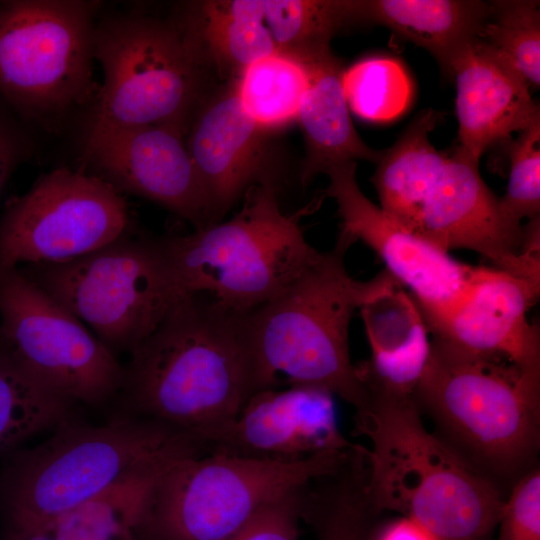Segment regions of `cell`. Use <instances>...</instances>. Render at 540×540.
<instances>
[{"mask_svg": "<svg viewBox=\"0 0 540 540\" xmlns=\"http://www.w3.org/2000/svg\"><path fill=\"white\" fill-rule=\"evenodd\" d=\"M130 355L118 414L167 425L207 454L263 390L245 314L206 294L180 299Z\"/></svg>", "mask_w": 540, "mask_h": 540, "instance_id": "obj_1", "label": "cell"}, {"mask_svg": "<svg viewBox=\"0 0 540 540\" xmlns=\"http://www.w3.org/2000/svg\"><path fill=\"white\" fill-rule=\"evenodd\" d=\"M205 455L189 436L157 421L117 414L103 425L77 417L41 444L17 449L0 469L5 540L48 532L68 511L139 473Z\"/></svg>", "mask_w": 540, "mask_h": 540, "instance_id": "obj_2", "label": "cell"}, {"mask_svg": "<svg viewBox=\"0 0 540 540\" xmlns=\"http://www.w3.org/2000/svg\"><path fill=\"white\" fill-rule=\"evenodd\" d=\"M366 491L379 512L396 511L440 540H487L503 502L495 485L455 448L430 433L414 398L366 396L355 413Z\"/></svg>", "mask_w": 540, "mask_h": 540, "instance_id": "obj_3", "label": "cell"}, {"mask_svg": "<svg viewBox=\"0 0 540 540\" xmlns=\"http://www.w3.org/2000/svg\"><path fill=\"white\" fill-rule=\"evenodd\" d=\"M356 243L339 234L334 247L280 294L245 314L251 352L262 389L285 375L289 384L325 389L351 404L365 391L349 353L354 312L398 283L384 270L368 281L351 277L347 250Z\"/></svg>", "mask_w": 540, "mask_h": 540, "instance_id": "obj_4", "label": "cell"}, {"mask_svg": "<svg viewBox=\"0 0 540 540\" xmlns=\"http://www.w3.org/2000/svg\"><path fill=\"white\" fill-rule=\"evenodd\" d=\"M244 195L231 219L162 237L182 297L206 294L246 314L280 294L320 258L322 252L306 241L299 224L305 209L284 213L274 183L256 184Z\"/></svg>", "mask_w": 540, "mask_h": 540, "instance_id": "obj_5", "label": "cell"}, {"mask_svg": "<svg viewBox=\"0 0 540 540\" xmlns=\"http://www.w3.org/2000/svg\"><path fill=\"white\" fill-rule=\"evenodd\" d=\"M350 450L296 461L219 453L174 459L137 503L135 540H228L271 501L337 469Z\"/></svg>", "mask_w": 540, "mask_h": 540, "instance_id": "obj_6", "label": "cell"}, {"mask_svg": "<svg viewBox=\"0 0 540 540\" xmlns=\"http://www.w3.org/2000/svg\"><path fill=\"white\" fill-rule=\"evenodd\" d=\"M415 400L467 453L511 475L537 453L540 377L434 339Z\"/></svg>", "mask_w": 540, "mask_h": 540, "instance_id": "obj_7", "label": "cell"}, {"mask_svg": "<svg viewBox=\"0 0 540 540\" xmlns=\"http://www.w3.org/2000/svg\"><path fill=\"white\" fill-rule=\"evenodd\" d=\"M101 5L0 0V100L26 124L53 127L94 102V31Z\"/></svg>", "mask_w": 540, "mask_h": 540, "instance_id": "obj_8", "label": "cell"}, {"mask_svg": "<svg viewBox=\"0 0 540 540\" xmlns=\"http://www.w3.org/2000/svg\"><path fill=\"white\" fill-rule=\"evenodd\" d=\"M17 269L88 324L114 354L131 353L183 298L162 238L131 232L77 258Z\"/></svg>", "mask_w": 540, "mask_h": 540, "instance_id": "obj_9", "label": "cell"}, {"mask_svg": "<svg viewBox=\"0 0 540 540\" xmlns=\"http://www.w3.org/2000/svg\"><path fill=\"white\" fill-rule=\"evenodd\" d=\"M94 59L103 84L88 129L172 125L183 131L198 98L199 68L173 21L134 12L97 21Z\"/></svg>", "mask_w": 540, "mask_h": 540, "instance_id": "obj_10", "label": "cell"}, {"mask_svg": "<svg viewBox=\"0 0 540 540\" xmlns=\"http://www.w3.org/2000/svg\"><path fill=\"white\" fill-rule=\"evenodd\" d=\"M0 346L77 404L100 407L123 387L125 367L115 354L17 268L0 271Z\"/></svg>", "mask_w": 540, "mask_h": 540, "instance_id": "obj_11", "label": "cell"}, {"mask_svg": "<svg viewBox=\"0 0 540 540\" xmlns=\"http://www.w3.org/2000/svg\"><path fill=\"white\" fill-rule=\"evenodd\" d=\"M129 232L121 192L99 175L57 168L7 203L0 219V271L77 258Z\"/></svg>", "mask_w": 540, "mask_h": 540, "instance_id": "obj_12", "label": "cell"}, {"mask_svg": "<svg viewBox=\"0 0 540 540\" xmlns=\"http://www.w3.org/2000/svg\"><path fill=\"white\" fill-rule=\"evenodd\" d=\"M326 175V195L337 204L340 232L369 246L385 270L409 289L428 331L435 327L466 296L482 266L453 259L386 215L360 189L355 162L333 166Z\"/></svg>", "mask_w": 540, "mask_h": 540, "instance_id": "obj_13", "label": "cell"}, {"mask_svg": "<svg viewBox=\"0 0 540 540\" xmlns=\"http://www.w3.org/2000/svg\"><path fill=\"white\" fill-rule=\"evenodd\" d=\"M479 160L456 147L431 186L414 233L440 249L472 250L492 267L540 285V250L485 184Z\"/></svg>", "mask_w": 540, "mask_h": 540, "instance_id": "obj_14", "label": "cell"}, {"mask_svg": "<svg viewBox=\"0 0 540 540\" xmlns=\"http://www.w3.org/2000/svg\"><path fill=\"white\" fill-rule=\"evenodd\" d=\"M184 132L172 125L88 129L84 156L119 192L157 202L200 229L212 219Z\"/></svg>", "mask_w": 540, "mask_h": 540, "instance_id": "obj_15", "label": "cell"}, {"mask_svg": "<svg viewBox=\"0 0 540 540\" xmlns=\"http://www.w3.org/2000/svg\"><path fill=\"white\" fill-rule=\"evenodd\" d=\"M354 445L338 427L331 392L290 384L254 393L209 454L296 461Z\"/></svg>", "mask_w": 540, "mask_h": 540, "instance_id": "obj_16", "label": "cell"}, {"mask_svg": "<svg viewBox=\"0 0 540 540\" xmlns=\"http://www.w3.org/2000/svg\"><path fill=\"white\" fill-rule=\"evenodd\" d=\"M540 285L494 267H481L458 306L429 330L466 352L498 357L540 376L538 327L527 319Z\"/></svg>", "mask_w": 540, "mask_h": 540, "instance_id": "obj_17", "label": "cell"}, {"mask_svg": "<svg viewBox=\"0 0 540 540\" xmlns=\"http://www.w3.org/2000/svg\"><path fill=\"white\" fill-rule=\"evenodd\" d=\"M448 76L456 84L459 147L474 159L509 143L540 120V109L518 69L498 50L475 37L452 59Z\"/></svg>", "mask_w": 540, "mask_h": 540, "instance_id": "obj_18", "label": "cell"}, {"mask_svg": "<svg viewBox=\"0 0 540 540\" xmlns=\"http://www.w3.org/2000/svg\"><path fill=\"white\" fill-rule=\"evenodd\" d=\"M262 133L246 113L234 86L193 118L186 146L205 191L212 223L246 191L273 182L265 173Z\"/></svg>", "mask_w": 540, "mask_h": 540, "instance_id": "obj_19", "label": "cell"}, {"mask_svg": "<svg viewBox=\"0 0 540 540\" xmlns=\"http://www.w3.org/2000/svg\"><path fill=\"white\" fill-rule=\"evenodd\" d=\"M298 56L304 60L309 76L297 117L306 144L301 183L307 185L331 167L357 159L377 164L384 150L369 147L354 128L344 95L340 61L329 48Z\"/></svg>", "mask_w": 540, "mask_h": 540, "instance_id": "obj_20", "label": "cell"}, {"mask_svg": "<svg viewBox=\"0 0 540 540\" xmlns=\"http://www.w3.org/2000/svg\"><path fill=\"white\" fill-rule=\"evenodd\" d=\"M173 22L199 65L210 61L237 77L278 51L264 24L263 0L190 2Z\"/></svg>", "mask_w": 540, "mask_h": 540, "instance_id": "obj_21", "label": "cell"}, {"mask_svg": "<svg viewBox=\"0 0 540 540\" xmlns=\"http://www.w3.org/2000/svg\"><path fill=\"white\" fill-rule=\"evenodd\" d=\"M489 3L476 0H360L356 20L383 25L422 47L443 71L455 55L479 36Z\"/></svg>", "mask_w": 540, "mask_h": 540, "instance_id": "obj_22", "label": "cell"}, {"mask_svg": "<svg viewBox=\"0 0 540 540\" xmlns=\"http://www.w3.org/2000/svg\"><path fill=\"white\" fill-rule=\"evenodd\" d=\"M442 113L422 110L398 140L383 151L371 178L383 212L414 233L422 205L448 155L436 150L429 134Z\"/></svg>", "mask_w": 540, "mask_h": 540, "instance_id": "obj_23", "label": "cell"}, {"mask_svg": "<svg viewBox=\"0 0 540 540\" xmlns=\"http://www.w3.org/2000/svg\"><path fill=\"white\" fill-rule=\"evenodd\" d=\"M376 513L366 491L360 445L350 450L337 469L301 489V519L313 526L317 540H369Z\"/></svg>", "mask_w": 540, "mask_h": 540, "instance_id": "obj_24", "label": "cell"}, {"mask_svg": "<svg viewBox=\"0 0 540 540\" xmlns=\"http://www.w3.org/2000/svg\"><path fill=\"white\" fill-rule=\"evenodd\" d=\"M76 406L24 370L0 346V455L77 417Z\"/></svg>", "mask_w": 540, "mask_h": 540, "instance_id": "obj_25", "label": "cell"}, {"mask_svg": "<svg viewBox=\"0 0 540 540\" xmlns=\"http://www.w3.org/2000/svg\"><path fill=\"white\" fill-rule=\"evenodd\" d=\"M308 80L300 56L277 51L243 70L234 88L246 113L265 130L297 119Z\"/></svg>", "mask_w": 540, "mask_h": 540, "instance_id": "obj_26", "label": "cell"}, {"mask_svg": "<svg viewBox=\"0 0 540 540\" xmlns=\"http://www.w3.org/2000/svg\"><path fill=\"white\" fill-rule=\"evenodd\" d=\"M264 24L278 51L305 54L329 48L330 39L356 20L347 0H263Z\"/></svg>", "mask_w": 540, "mask_h": 540, "instance_id": "obj_27", "label": "cell"}, {"mask_svg": "<svg viewBox=\"0 0 540 540\" xmlns=\"http://www.w3.org/2000/svg\"><path fill=\"white\" fill-rule=\"evenodd\" d=\"M164 466L134 475L63 514L49 530L53 540H135L137 503Z\"/></svg>", "mask_w": 540, "mask_h": 540, "instance_id": "obj_28", "label": "cell"}, {"mask_svg": "<svg viewBox=\"0 0 540 540\" xmlns=\"http://www.w3.org/2000/svg\"><path fill=\"white\" fill-rule=\"evenodd\" d=\"M489 3L482 40L503 54L533 89L540 84V4L535 0Z\"/></svg>", "mask_w": 540, "mask_h": 540, "instance_id": "obj_29", "label": "cell"}, {"mask_svg": "<svg viewBox=\"0 0 540 540\" xmlns=\"http://www.w3.org/2000/svg\"><path fill=\"white\" fill-rule=\"evenodd\" d=\"M345 99L357 116L388 121L407 107L411 86L403 67L388 58H367L343 72Z\"/></svg>", "mask_w": 540, "mask_h": 540, "instance_id": "obj_30", "label": "cell"}, {"mask_svg": "<svg viewBox=\"0 0 540 540\" xmlns=\"http://www.w3.org/2000/svg\"><path fill=\"white\" fill-rule=\"evenodd\" d=\"M510 169L501 202L516 221L540 212V120L517 133L509 143Z\"/></svg>", "mask_w": 540, "mask_h": 540, "instance_id": "obj_31", "label": "cell"}, {"mask_svg": "<svg viewBox=\"0 0 540 540\" xmlns=\"http://www.w3.org/2000/svg\"><path fill=\"white\" fill-rule=\"evenodd\" d=\"M497 540H540V471L524 473L504 500Z\"/></svg>", "mask_w": 540, "mask_h": 540, "instance_id": "obj_32", "label": "cell"}, {"mask_svg": "<svg viewBox=\"0 0 540 540\" xmlns=\"http://www.w3.org/2000/svg\"><path fill=\"white\" fill-rule=\"evenodd\" d=\"M302 488L265 505L228 540H298Z\"/></svg>", "mask_w": 540, "mask_h": 540, "instance_id": "obj_33", "label": "cell"}, {"mask_svg": "<svg viewBox=\"0 0 540 540\" xmlns=\"http://www.w3.org/2000/svg\"><path fill=\"white\" fill-rule=\"evenodd\" d=\"M29 125L0 100V194L16 168L34 151Z\"/></svg>", "mask_w": 540, "mask_h": 540, "instance_id": "obj_34", "label": "cell"}, {"mask_svg": "<svg viewBox=\"0 0 540 540\" xmlns=\"http://www.w3.org/2000/svg\"><path fill=\"white\" fill-rule=\"evenodd\" d=\"M373 532V531H372ZM369 540H440L417 521L402 516L388 524L376 538L372 533Z\"/></svg>", "mask_w": 540, "mask_h": 540, "instance_id": "obj_35", "label": "cell"}, {"mask_svg": "<svg viewBox=\"0 0 540 540\" xmlns=\"http://www.w3.org/2000/svg\"><path fill=\"white\" fill-rule=\"evenodd\" d=\"M26 540H53V537L50 531H48V532L40 533L32 537H29Z\"/></svg>", "mask_w": 540, "mask_h": 540, "instance_id": "obj_36", "label": "cell"}]
</instances>
